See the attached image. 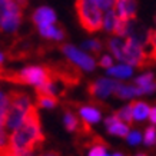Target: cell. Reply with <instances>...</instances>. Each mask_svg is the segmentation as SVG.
<instances>
[{
    "label": "cell",
    "instance_id": "1",
    "mask_svg": "<svg viewBox=\"0 0 156 156\" xmlns=\"http://www.w3.org/2000/svg\"><path fill=\"white\" fill-rule=\"evenodd\" d=\"M43 142H44V135L40 126L39 112L36 106H32L22 126L12 133L9 146L13 151H24L33 153L36 149L42 146Z\"/></svg>",
    "mask_w": 156,
    "mask_h": 156
},
{
    "label": "cell",
    "instance_id": "2",
    "mask_svg": "<svg viewBox=\"0 0 156 156\" xmlns=\"http://www.w3.org/2000/svg\"><path fill=\"white\" fill-rule=\"evenodd\" d=\"M9 100L10 105L9 110H7V116H6V129L13 133L16 129L22 126V123L24 122L29 110L33 105L26 93L16 92V90L9 93Z\"/></svg>",
    "mask_w": 156,
    "mask_h": 156
},
{
    "label": "cell",
    "instance_id": "3",
    "mask_svg": "<svg viewBox=\"0 0 156 156\" xmlns=\"http://www.w3.org/2000/svg\"><path fill=\"white\" fill-rule=\"evenodd\" d=\"M2 79H7L14 83L22 85H33L36 87L44 85L46 82L52 80V70L43 66H27L17 73H2Z\"/></svg>",
    "mask_w": 156,
    "mask_h": 156
},
{
    "label": "cell",
    "instance_id": "4",
    "mask_svg": "<svg viewBox=\"0 0 156 156\" xmlns=\"http://www.w3.org/2000/svg\"><path fill=\"white\" fill-rule=\"evenodd\" d=\"M77 16L87 32H98L103 27V16L95 0H76Z\"/></svg>",
    "mask_w": 156,
    "mask_h": 156
},
{
    "label": "cell",
    "instance_id": "5",
    "mask_svg": "<svg viewBox=\"0 0 156 156\" xmlns=\"http://www.w3.org/2000/svg\"><path fill=\"white\" fill-rule=\"evenodd\" d=\"M22 19V10L16 0H0V30L16 32Z\"/></svg>",
    "mask_w": 156,
    "mask_h": 156
},
{
    "label": "cell",
    "instance_id": "6",
    "mask_svg": "<svg viewBox=\"0 0 156 156\" xmlns=\"http://www.w3.org/2000/svg\"><path fill=\"white\" fill-rule=\"evenodd\" d=\"M147 62V55L145 52V43L140 42L135 36H128L125 39L123 49V63L129 66L140 67L145 66Z\"/></svg>",
    "mask_w": 156,
    "mask_h": 156
},
{
    "label": "cell",
    "instance_id": "7",
    "mask_svg": "<svg viewBox=\"0 0 156 156\" xmlns=\"http://www.w3.org/2000/svg\"><path fill=\"white\" fill-rule=\"evenodd\" d=\"M63 53L75 66L80 67L82 70L92 72L95 69L96 66L95 59L92 56H89L87 53H85L83 50H80V49H76L72 44H66V46H63Z\"/></svg>",
    "mask_w": 156,
    "mask_h": 156
},
{
    "label": "cell",
    "instance_id": "8",
    "mask_svg": "<svg viewBox=\"0 0 156 156\" xmlns=\"http://www.w3.org/2000/svg\"><path fill=\"white\" fill-rule=\"evenodd\" d=\"M119 85L120 83L118 80H115V79L102 77V79H98L96 82L90 83L89 93L93 95L95 98H99V99H106L110 95H115V92H116Z\"/></svg>",
    "mask_w": 156,
    "mask_h": 156
},
{
    "label": "cell",
    "instance_id": "9",
    "mask_svg": "<svg viewBox=\"0 0 156 156\" xmlns=\"http://www.w3.org/2000/svg\"><path fill=\"white\" fill-rule=\"evenodd\" d=\"M115 12L123 22H132L136 17V0H116Z\"/></svg>",
    "mask_w": 156,
    "mask_h": 156
},
{
    "label": "cell",
    "instance_id": "10",
    "mask_svg": "<svg viewBox=\"0 0 156 156\" xmlns=\"http://www.w3.org/2000/svg\"><path fill=\"white\" fill-rule=\"evenodd\" d=\"M105 126L108 129V132L110 133V135H113V136L126 137L128 133L130 132L129 125L122 122V120L116 116V113L112 115V116H108V118L105 119Z\"/></svg>",
    "mask_w": 156,
    "mask_h": 156
},
{
    "label": "cell",
    "instance_id": "11",
    "mask_svg": "<svg viewBox=\"0 0 156 156\" xmlns=\"http://www.w3.org/2000/svg\"><path fill=\"white\" fill-rule=\"evenodd\" d=\"M135 85L140 89L142 95H152L156 92V75L153 72H145L135 79Z\"/></svg>",
    "mask_w": 156,
    "mask_h": 156
},
{
    "label": "cell",
    "instance_id": "12",
    "mask_svg": "<svg viewBox=\"0 0 156 156\" xmlns=\"http://www.w3.org/2000/svg\"><path fill=\"white\" fill-rule=\"evenodd\" d=\"M33 22L39 26H44V24H53L56 22V14L53 12V9L50 7H39L33 14Z\"/></svg>",
    "mask_w": 156,
    "mask_h": 156
},
{
    "label": "cell",
    "instance_id": "13",
    "mask_svg": "<svg viewBox=\"0 0 156 156\" xmlns=\"http://www.w3.org/2000/svg\"><path fill=\"white\" fill-rule=\"evenodd\" d=\"M151 106L146 102L142 100H136L132 103V112H133V122H145L149 120V115H151Z\"/></svg>",
    "mask_w": 156,
    "mask_h": 156
},
{
    "label": "cell",
    "instance_id": "14",
    "mask_svg": "<svg viewBox=\"0 0 156 156\" xmlns=\"http://www.w3.org/2000/svg\"><path fill=\"white\" fill-rule=\"evenodd\" d=\"M115 95L118 96L119 99L129 100L133 99V98H137V96H142V92L136 85H123V83H120L118 86L116 92H115Z\"/></svg>",
    "mask_w": 156,
    "mask_h": 156
},
{
    "label": "cell",
    "instance_id": "15",
    "mask_svg": "<svg viewBox=\"0 0 156 156\" xmlns=\"http://www.w3.org/2000/svg\"><path fill=\"white\" fill-rule=\"evenodd\" d=\"M108 75L115 77V79L125 80L133 75V67L126 65V63H120V65H116V66H112L110 69H108Z\"/></svg>",
    "mask_w": 156,
    "mask_h": 156
},
{
    "label": "cell",
    "instance_id": "16",
    "mask_svg": "<svg viewBox=\"0 0 156 156\" xmlns=\"http://www.w3.org/2000/svg\"><path fill=\"white\" fill-rule=\"evenodd\" d=\"M79 113H80V118L83 119V122L86 125L98 123L102 118V113L96 108H92V106H82L79 109Z\"/></svg>",
    "mask_w": 156,
    "mask_h": 156
},
{
    "label": "cell",
    "instance_id": "17",
    "mask_svg": "<svg viewBox=\"0 0 156 156\" xmlns=\"http://www.w3.org/2000/svg\"><path fill=\"white\" fill-rule=\"evenodd\" d=\"M39 32L43 37L52 39V40H62L63 39V30L56 27L55 24H44V26H39Z\"/></svg>",
    "mask_w": 156,
    "mask_h": 156
},
{
    "label": "cell",
    "instance_id": "18",
    "mask_svg": "<svg viewBox=\"0 0 156 156\" xmlns=\"http://www.w3.org/2000/svg\"><path fill=\"white\" fill-rule=\"evenodd\" d=\"M109 49L113 55V57H116L118 60L123 62V49H125V42L120 40L119 37L110 39L109 40Z\"/></svg>",
    "mask_w": 156,
    "mask_h": 156
},
{
    "label": "cell",
    "instance_id": "19",
    "mask_svg": "<svg viewBox=\"0 0 156 156\" xmlns=\"http://www.w3.org/2000/svg\"><path fill=\"white\" fill-rule=\"evenodd\" d=\"M118 20H119V17L113 9L106 10V14L103 16V29L106 32H113Z\"/></svg>",
    "mask_w": 156,
    "mask_h": 156
},
{
    "label": "cell",
    "instance_id": "20",
    "mask_svg": "<svg viewBox=\"0 0 156 156\" xmlns=\"http://www.w3.org/2000/svg\"><path fill=\"white\" fill-rule=\"evenodd\" d=\"M9 105V95H5L3 92H0V126H6V116H7Z\"/></svg>",
    "mask_w": 156,
    "mask_h": 156
},
{
    "label": "cell",
    "instance_id": "21",
    "mask_svg": "<svg viewBox=\"0 0 156 156\" xmlns=\"http://www.w3.org/2000/svg\"><path fill=\"white\" fill-rule=\"evenodd\" d=\"M143 145L147 147L156 146V126L151 125L143 130Z\"/></svg>",
    "mask_w": 156,
    "mask_h": 156
},
{
    "label": "cell",
    "instance_id": "22",
    "mask_svg": "<svg viewBox=\"0 0 156 156\" xmlns=\"http://www.w3.org/2000/svg\"><path fill=\"white\" fill-rule=\"evenodd\" d=\"M116 116H118L122 122L128 123V125H130V123L133 122V112H132V103L130 105H126V106H123V108H120L116 112Z\"/></svg>",
    "mask_w": 156,
    "mask_h": 156
},
{
    "label": "cell",
    "instance_id": "23",
    "mask_svg": "<svg viewBox=\"0 0 156 156\" xmlns=\"http://www.w3.org/2000/svg\"><path fill=\"white\" fill-rule=\"evenodd\" d=\"M125 139L130 146H137V145L143 143V133L140 130H137V129H130V132L128 133V136Z\"/></svg>",
    "mask_w": 156,
    "mask_h": 156
},
{
    "label": "cell",
    "instance_id": "24",
    "mask_svg": "<svg viewBox=\"0 0 156 156\" xmlns=\"http://www.w3.org/2000/svg\"><path fill=\"white\" fill-rule=\"evenodd\" d=\"M63 122H65V128L69 130V132H75L76 129L79 128V120L72 112H66L65 113V118H63Z\"/></svg>",
    "mask_w": 156,
    "mask_h": 156
},
{
    "label": "cell",
    "instance_id": "25",
    "mask_svg": "<svg viewBox=\"0 0 156 156\" xmlns=\"http://www.w3.org/2000/svg\"><path fill=\"white\" fill-rule=\"evenodd\" d=\"M37 105L42 108L52 109L57 105V100L55 96H46V95H37Z\"/></svg>",
    "mask_w": 156,
    "mask_h": 156
},
{
    "label": "cell",
    "instance_id": "26",
    "mask_svg": "<svg viewBox=\"0 0 156 156\" xmlns=\"http://www.w3.org/2000/svg\"><path fill=\"white\" fill-rule=\"evenodd\" d=\"M108 152H106V145L102 139H96L95 146L90 149L89 156H106Z\"/></svg>",
    "mask_w": 156,
    "mask_h": 156
},
{
    "label": "cell",
    "instance_id": "27",
    "mask_svg": "<svg viewBox=\"0 0 156 156\" xmlns=\"http://www.w3.org/2000/svg\"><path fill=\"white\" fill-rule=\"evenodd\" d=\"M6 130H7L6 126H0V151H3V149L9 146L10 139H7V132Z\"/></svg>",
    "mask_w": 156,
    "mask_h": 156
},
{
    "label": "cell",
    "instance_id": "28",
    "mask_svg": "<svg viewBox=\"0 0 156 156\" xmlns=\"http://www.w3.org/2000/svg\"><path fill=\"white\" fill-rule=\"evenodd\" d=\"M83 48L87 49V50H92V52H99L100 49H102V44H100L99 40L92 39V40H87V42L83 43Z\"/></svg>",
    "mask_w": 156,
    "mask_h": 156
},
{
    "label": "cell",
    "instance_id": "29",
    "mask_svg": "<svg viewBox=\"0 0 156 156\" xmlns=\"http://www.w3.org/2000/svg\"><path fill=\"white\" fill-rule=\"evenodd\" d=\"M116 0H95V3L100 7V10H110Z\"/></svg>",
    "mask_w": 156,
    "mask_h": 156
},
{
    "label": "cell",
    "instance_id": "30",
    "mask_svg": "<svg viewBox=\"0 0 156 156\" xmlns=\"http://www.w3.org/2000/svg\"><path fill=\"white\" fill-rule=\"evenodd\" d=\"M149 44L152 46L151 57H153V59L156 60V30L155 32H151V36H149Z\"/></svg>",
    "mask_w": 156,
    "mask_h": 156
},
{
    "label": "cell",
    "instance_id": "31",
    "mask_svg": "<svg viewBox=\"0 0 156 156\" xmlns=\"http://www.w3.org/2000/svg\"><path fill=\"white\" fill-rule=\"evenodd\" d=\"M100 66L105 67V69H110V67L113 66V57L105 55V56L100 59Z\"/></svg>",
    "mask_w": 156,
    "mask_h": 156
},
{
    "label": "cell",
    "instance_id": "32",
    "mask_svg": "<svg viewBox=\"0 0 156 156\" xmlns=\"http://www.w3.org/2000/svg\"><path fill=\"white\" fill-rule=\"evenodd\" d=\"M149 122H151L153 126H156V106H152V109H151V115H149Z\"/></svg>",
    "mask_w": 156,
    "mask_h": 156
},
{
    "label": "cell",
    "instance_id": "33",
    "mask_svg": "<svg viewBox=\"0 0 156 156\" xmlns=\"http://www.w3.org/2000/svg\"><path fill=\"white\" fill-rule=\"evenodd\" d=\"M39 156H62L60 153H57V152H44V153H42V155Z\"/></svg>",
    "mask_w": 156,
    "mask_h": 156
},
{
    "label": "cell",
    "instance_id": "34",
    "mask_svg": "<svg viewBox=\"0 0 156 156\" xmlns=\"http://www.w3.org/2000/svg\"><path fill=\"white\" fill-rule=\"evenodd\" d=\"M17 3H19V6H24L26 3H27V0H16Z\"/></svg>",
    "mask_w": 156,
    "mask_h": 156
},
{
    "label": "cell",
    "instance_id": "35",
    "mask_svg": "<svg viewBox=\"0 0 156 156\" xmlns=\"http://www.w3.org/2000/svg\"><path fill=\"white\" fill-rule=\"evenodd\" d=\"M3 60H5V55H3V53H0V65L3 63Z\"/></svg>",
    "mask_w": 156,
    "mask_h": 156
},
{
    "label": "cell",
    "instance_id": "36",
    "mask_svg": "<svg viewBox=\"0 0 156 156\" xmlns=\"http://www.w3.org/2000/svg\"><path fill=\"white\" fill-rule=\"evenodd\" d=\"M112 156H123V155H122V153H119V152H118V153H113V155H112Z\"/></svg>",
    "mask_w": 156,
    "mask_h": 156
},
{
    "label": "cell",
    "instance_id": "37",
    "mask_svg": "<svg viewBox=\"0 0 156 156\" xmlns=\"http://www.w3.org/2000/svg\"><path fill=\"white\" fill-rule=\"evenodd\" d=\"M136 156H147V155H145V153H139V155H136Z\"/></svg>",
    "mask_w": 156,
    "mask_h": 156
}]
</instances>
